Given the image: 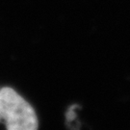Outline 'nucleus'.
<instances>
[{"instance_id":"nucleus-2","label":"nucleus","mask_w":130,"mask_h":130,"mask_svg":"<svg viewBox=\"0 0 130 130\" xmlns=\"http://www.w3.org/2000/svg\"><path fill=\"white\" fill-rule=\"evenodd\" d=\"M2 120V105H1V94H0V121Z\"/></svg>"},{"instance_id":"nucleus-1","label":"nucleus","mask_w":130,"mask_h":130,"mask_svg":"<svg viewBox=\"0 0 130 130\" xmlns=\"http://www.w3.org/2000/svg\"><path fill=\"white\" fill-rule=\"evenodd\" d=\"M2 120L9 130H36L39 121L33 107L14 90L4 87L0 90Z\"/></svg>"}]
</instances>
